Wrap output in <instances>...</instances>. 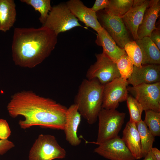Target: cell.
<instances>
[{
  "label": "cell",
  "instance_id": "obj_1",
  "mask_svg": "<svg viewBox=\"0 0 160 160\" xmlns=\"http://www.w3.org/2000/svg\"><path fill=\"white\" fill-rule=\"evenodd\" d=\"M7 108L13 118L22 116L18 124L26 129L34 126L64 129L67 108L51 99L41 96L31 91H23L11 97Z\"/></svg>",
  "mask_w": 160,
  "mask_h": 160
},
{
  "label": "cell",
  "instance_id": "obj_2",
  "mask_svg": "<svg viewBox=\"0 0 160 160\" xmlns=\"http://www.w3.org/2000/svg\"><path fill=\"white\" fill-rule=\"evenodd\" d=\"M57 36L44 26L14 29L12 45V57L16 65L32 68L51 54L57 42Z\"/></svg>",
  "mask_w": 160,
  "mask_h": 160
},
{
  "label": "cell",
  "instance_id": "obj_3",
  "mask_svg": "<svg viewBox=\"0 0 160 160\" xmlns=\"http://www.w3.org/2000/svg\"><path fill=\"white\" fill-rule=\"evenodd\" d=\"M103 87L104 85L96 79H85L75 96L74 104L89 124L95 123L102 109Z\"/></svg>",
  "mask_w": 160,
  "mask_h": 160
},
{
  "label": "cell",
  "instance_id": "obj_4",
  "mask_svg": "<svg viewBox=\"0 0 160 160\" xmlns=\"http://www.w3.org/2000/svg\"><path fill=\"white\" fill-rule=\"evenodd\" d=\"M125 116V113L116 109L102 108L98 116V129L95 143L99 145L118 136Z\"/></svg>",
  "mask_w": 160,
  "mask_h": 160
},
{
  "label": "cell",
  "instance_id": "obj_5",
  "mask_svg": "<svg viewBox=\"0 0 160 160\" xmlns=\"http://www.w3.org/2000/svg\"><path fill=\"white\" fill-rule=\"evenodd\" d=\"M66 156L64 148L58 143L55 137L49 134L39 135L29 153V160H53L63 159Z\"/></svg>",
  "mask_w": 160,
  "mask_h": 160
},
{
  "label": "cell",
  "instance_id": "obj_6",
  "mask_svg": "<svg viewBox=\"0 0 160 160\" xmlns=\"http://www.w3.org/2000/svg\"><path fill=\"white\" fill-rule=\"evenodd\" d=\"M42 26L52 31L57 35L76 27H82L68 8L62 3L52 7L46 20Z\"/></svg>",
  "mask_w": 160,
  "mask_h": 160
},
{
  "label": "cell",
  "instance_id": "obj_7",
  "mask_svg": "<svg viewBox=\"0 0 160 160\" xmlns=\"http://www.w3.org/2000/svg\"><path fill=\"white\" fill-rule=\"evenodd\" d=\"M96 13L98 20L102 27L119 47L124 48L127 43L132 41L129 33L121 17L109 14L104 9Z\"/></svg>",
  "mask_w": 160,
  "mask_h": 160
},
{
  "label": "cell",
  "instance_id": "obj_8",
  "mask_svg": "<svg viewBox=\"0 0 160 160\" xmlns=\"http://www.w3.org/2000/svg\"><path fill=\"white\" fill-rule=\"evenodd\" d=\"M96 61L91 65L86 73L87 79H97L104 85L120 78L116 63L103 52L95 54Z\"/></svg>",
  "mask_w": 160,
  "mask_h": 160
},
{
  "label": "cell",
  "instance_id": "obj_9",
  "mask_svg": "<svg viewBox=\"0 0 160 160\" xmlns=\"http://www.w3.org/2000/svg\"><path fill=\"white\" fill-rule=\"evenodd\" d=\"M127 90L141 104L143 111L160 112V82L129 87Z\"/></svg>",
  "mask_w": 160,
  "mask_h": 160
},
{
  "label": "cell",
  "instance_id": "obj_10",
  "mask_svg": "<svg viewBox=\"0 0 160 160\" xmlns=\"http://www.w3.org/2000/svg\"><path fill=\"white\" fill-rule=\"evenodd\" d=\"M128 84L127 81L119 78L104 85L102 108L116 109L119 103L126 100Z\"/></svg>",
  "mask_w": 160,
  "mask_h": 160
},
{
  "label": "cell",
  "instance_id": "obj_11",
  "mask_svg": "<svg viewBox=\"0 0 160 160\" xmlns=\"http://www.w3.org/2000/svg\"><path fill=\"white\" fill-rule=\"evenodd\" d=\"M94 152L110 160H136L119 136L99 144Z\"/></svg>",
  "mask_w": 160,
  "mask_h": 160
},
{
  "label": "cell",
  "instance_id": "obj_12",
  "mask_svg": "<svg viewBox=\"0 0 160 160\" xmlns=\"http://www.w3.org/2000/svg\"><path fill=\"white\" fill-rule=\"evenodd\" d=\"M150 2L149 0H133L130 9L121 18L129 33L135 41L138 39V28Z\"/></svg>",
  "mask_w": 160,
  "mask_h": 160
},
{
  "label": "cell",
  "instance_id": "obj_13",
  "mask_svg": "<svg viewBox=\"0 0 160 160\" xmlns=\"http://www.w3.org/2000/svg\"><path fill=\"white\" fill-rule=\"evenodd\" d=\"M66 3L72 13L87 28L90 27L97 32L102 27L99 23L96 12L85 6L80 0H70Z\"/></svg>",
  "mask_w": 160,
  "mask_h": 160
},
{
  "label": "cell",
  "instance_id": "obj_14",
  "mask_svg": "<svg viewBox=\"0 0 160 160\" xmlns=\"http://www.w3.org/2000/svg\"><path fill=\"white\" fill-rule=\"evenodd\" d=\"M160 65H142L134 66L133 72L127 80L128 84L136 86L143 84H150L160 82Z\"/></svg>",
  "mask_w": 160,
  "mask_h": 160
},
{
  "label": "cell",
  "instance_id": "obj_15",
  "mask_svg": "<svg viewBox=\"0 0 160 160\" xmlns=\"http://www.w3.org/2000/svg\"><path fill=\"white\" fill-rule=\"evenodd\" d=\"M81 116L76 104H72L67 108L63 130L66 140L72 146H77L81 142V140L77 134L78 127L81 121Z\"/></svg>",
  "mask_w": 160,
  "mask_h": 160
},
{
  "label": "cell",
  "instance_id": "obj_16",
  "mask_svg": "<svg viewBox=\"0 0 160 160\" xmlns=\"http://www.w3.org/2000/svg\"><path fill=\"white\" fill-rule=\"evenodd\" d=\"M160 10V1L151 0L146 8L141 23L137 31L138 39L150 36L152 32L158 28L155 26Z\"/></svg>",
  "mask_w": 160,
  "mask_h": 160
},
{
  "label": "cell",
  "instance_id": "obj_17",
  "mask_svg": "<svg viewBox=\"0 0 160 160\" xmlns=\"http://www.w3.org/2000/svg\"><path fill=\"white\" fill-rule=\"evenodd\" d=\"M97 33L96 43L98 46L102 47L103 52L114 63H116L122 56L127 55L124 48L119 47L103 28Z\"/></svg>",
  "mask_w": 160,
  "mask_h": 160
},
{
  "label": "cell",
  "instance_id": "obj_18",
  "mask_svg": "<svg viewBox=\"0 0 160 160\" xmlns=\"http://www.w3.org/2000/svg\"><path fill=\"white\" fill-rule=\"evenodd\" d=\"M121 138L136 160L143 158L140 137L135 123L129 121L127 123Z\"/></svg>",
  "mask_w": 160,
  "mask_h": 160
},
{
  "label": "cell",
  "instance_id": "obj_19",
  "mask_svg": "<svg viewBox=\"0 0 160 160\" xmlns=\"http://www.w3.org/2000/svg\"><path fill=\"white\" fill-rule=\"evenodd\" d=\"M135 41L141 51L142 65H160V50L149 36H145Z\"/></svg>",
  "mask_w": 160,
  "mask_h": 160
},
{
  "label": "cell",
  "instance_id": "obj_20",
  "mask_svg": "<svg viewBox=\"0 0 160 160\" xmlns=\"http://www.w3.org/2000/svg\"><path fill=\"white\" fill-rule=\"evenodd\" d=\"M16 5L13 0H0V31L6 32L16 21Z\"/></svg>",
  "mask_w": 160,
  "mask_h": 160
},
{
  "label": "cell",
  "instance_id": "obj_21",
  "mask_svg": "<svg viewBox=\"0 0 160 160\" xmlns=\"http://www.w3.org/2000/svg\"><path fill=\"white\" fill-rule=\"evenodd\" d=\"M139 134L143 157L151 151L155 140V137L142 120L136 124Z\"/></svg>",
  "mask_w": 160,
  "mask_h": 160
},
{
  "label": "cell",
  "instance_id": "obj_22",
  "mask_svg": "<svg viewBox=\"0 0 160 160\" xmlns=\"http://www.w3.org/2000/svg\"><path fill=\"white\" fill-rule=\"evenodd\" d=\"M133 0H109L104 10L108 13L121 18L130 9Z\"/></svg>",
  "mask_w": 160,
  "mask_h": 160
},
{
  "label": "cell",
  "instance_id": "obj_23",
  "mask_svg": "<svg viewBox=\"0 0 160 160\" xmlns=\"http://www.w3.org/2000/svg\"><path fill=\"white\" fill-rule=\"evenodd\" d=\"M22 2L31 5L40 13L39 18L42 25L45 23L52 7L50 0H21Z\"/></svg>",
  "mask_w": 160,
  "mask_h": 160
},
{
  "label": "cell",
  "instance_id": "obj_24",
  "mask_svg": "<svg viewBox=\"0 0 160 160\" xmlns=\"http://www.w3.org/2000/svg\"><path fill=\"white\" fill-rule=\"evenodd\" d=\"M143 121L148 129L155 137L160 136V112L152 110L145 111Z\"/></svg>",
  "mask_w": 160,
  "mask_h": 160
},
{
  "label": "cell",
  "instance_id": "obj_25",
  "mask_svg": "<svg viewBox=\"0 0 160 160\" xmlns=\"http://www.w3.org/2000/svg\"><path fill=\"white\" fill-rule=\"evenodd\" d=\"M124 49L134 65L140 67L142 65V54L141 49L135 41L127 43Z\"/></svg>",
  "mask_w": 160,
  "mask_h": 160
},
{
  "label": "cell",
  "instance_id": "obj_26",
  "mask_svg": "<svg viewBox=\"0 0 160 160\" xmlns=\"http://www.w3.org/2000/svg\"><path fill=\"white\" fill-rule=\"evenodd\" d=\"M129 115V121L135 124L142 120L141 115L143 111L141 104L133 97L128 96L126 100Z\"/></svg>",
  "mask_w": 160,
  "mask_h": 160
},
{
  "label": "cell",
  "instance_id": "obj_27",
  "mask_svg": "<svg viewBox=\"0 0 160 160\" xmlns=\"http://www.w3.org/2000/svg\"><path fill=\"white\" fill-rule=\"evenodd\" d=\"M116 64L120 75L124 80H127L131 75L133 70L134 65L127 55L122 56Z\"/></svg>",
  "mask_w": 160,
  "mask_h": 160
},
{
  "label": "cell",
  "instance_id": "obj_28",
  "mask_svg": "<svg viewBox=\"0 0 160 160\" xmlns=\"http://www.w3.org/2000/svg\"><path fill=\"white\" fill-rule=\"evenodd\" d=\"M11 131L7 121L0 119V139L6 140L11 135Z\"/></svg>",
  "mask_w": 160,
  "mask_h": 160
},
{
  "label": "cell",
  "instance_id": "obj_29",
  "mask_svg": "<svg viewBox=\"0 0 160 160\" xmlns=\"http://www.w3.org/2000/svg\"><path fill=\"white\" fill-rule=\"evenodd\" d=\"M15 146L14 143L8 139H0V155L5 154Z\"/></svg>",
  "mask_w": 160,
  "mask_h": 160
},
{
  "label": "cell",
  "instance_id": "obj_30",
  "mask_svg": "<svg viewBox=\"0 0 160 160\" xmlns=\"http://www.w3.org/2000/svg\"><path fill=\"white\" fill-rule=\"evenodd\" d=\"M109 2V0H96L91 9L92 11L96 12L106 8Z\"/></svg>",
  "mask_w": 160,
  "mask_h": 160
},
{
  "label": "cell",
  "instance_id": "obj_31",
  "mask_svg": "<svg viewBox=\"0 0 160 160\" xmlns=\"http://www.w3.org/2000/svg\"><path fill=\"white\" fill-rule=\"evenodd\" d=\"M151 40L160 50V31L158 28L153 30L149 37Z\"/></svg>",
  "mask_w": 160,
  "mask_h": 160
},
{
  "label": "cell",
  "instance_id": "obj_32",
  "mask_svg": "<svg viewBox=\"0 0 160 160\" xmlns=\"http://www.w3.org/2000/svg\"><path fill=\"white\" fill-rule=\"evenodd\" d=\"M151 151L157 160H160V151L156 148L152 147Z\"/></svg>",
  "mask_w": 160,
  "mask_h": 160
},
{
  "label": "cell",
  "instance_id": "obj_33",
  "mask_svg": "<svg viewBox=\"0 0 160 160\" xmlns=\"http://www.w3.org/2000/svg\"><path fill=\"white\" fill-rule=\"evenodd\" d=\"M144 158L143 160H157L151 151Z\"/></svg>",
  "mask_w": 160,
  "mask_h": 160
}]
</instances>
